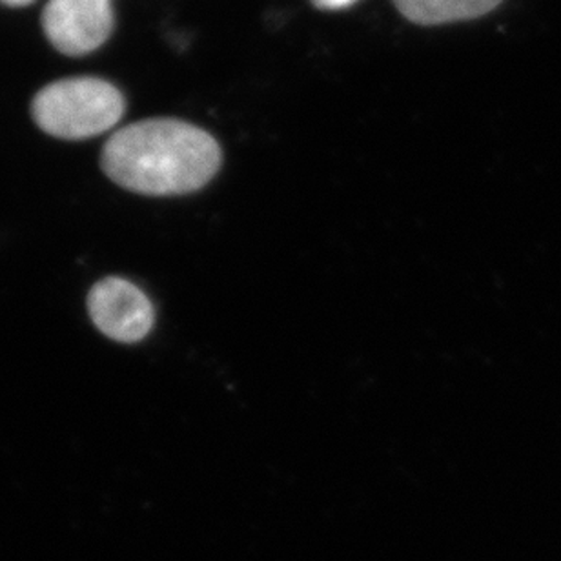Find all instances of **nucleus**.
<instances>
[{
    "label": "nucleus",
    "instance_id": "f257e3e1",
    "mask_svg": "<svg viewBox=\"0 0 561 561\" xmlns=\"http://www.w3.org/2000/svg\"><path fill=\"white\" fill-rule=\"evenodd\" d=\"M217 140L178 119L126 126L104 145L101 167L115 184L145 195L192 194L221 168Z\"/></svg>",
    "mask_w": 561,
    "mask_h": 561
},
{
    "label": "nucleus",
    "instance_id": "f03ea898",
    "mask_svg": "<svg viewBox=\"0 0 561 561\" xmlns=\"http://www.w3.org/2000/svg\"><path fill=\"white\" fill-rule=\"evenodd\" d=\"M33 119L59 139H88L108 131L125 114V99L110 82L93 77L65 79L33 99Z\"/></svg>",
    "mask_w": 561,
    "mask_h": 561
},
{
    "label": "nucleus",
    "instance_id": "7ed1b4c3",
    "mask_svg": "<svg viewBox=\"0 0 561 561\" xmlns=\"http://www.w3.org/2000/svg\"><path fill=\"white\" fill-rule=\"evenodd\" d=\"M88 312L106 337L119 343L145 340L156 323L148 296L123 277H106L95 283L88 294Z\"/></svg>",
    "mask_w": 561,
    "mask_h": 561
},
{
    "label": "nucleus",
    "instance_id": "20e7f679",
    "mask_svg": "<svg viewBox=\"0 0 561 561\" xmlns=\"http://www.w3.org/2000/svg\"><path fill=\"white\" fill-rule=\"evenodd\" d=\"M43 27L60 54H92L114 30L112 0H49L44 8Z\"/></svg>",
    "mask_w": 561,
    "mask_h": 561
},
{
    "label": "nucleus",
    "instance_id": "39448f33",
    "mask_svg": "<svg viewBox=\"0 0 561 561\" xmlns=\"http://www.w3.org/2000/svg\"><path fill=\"white\" fill-rule=\"evenodd\" d=\"M503 0H394L396 8L409 21L421 26L469 21L486 15Z\"/></svg>",
    "mask_w": 561,
    "mask_h": 561
},
{
    "label": "nucleus",
    "instance_id": "423d86ee",
    "mask_svg": "<svg viewBox=\"0 0 561 561\" xmlns=\"http://www.w3.org/2000/svg\"><path fill=\"white\" fill-rule=\"evenodd\" d=\"M356 2L357 0H312L316 8L327 11L345 10V8L356 4Z\"/></svg>",
    "mask_w": 561,
    "mask_h": 561
},
{
    "label": "nucleus",
    "instance_id": "0eeeda50",
    "mask_svg": "<svg viewBox=\"0 0 561 561\" xmlns=\"http://www.w3.org/2000/svg\"><path fill=\"white\" fill-rule=\"evenodd\" d=\"M0 2H4L8 5H27L32 4L33 0H0Z\"/></svg>",
    "mask_w": 561,
    "mask_h": 561
}]
</instances>
